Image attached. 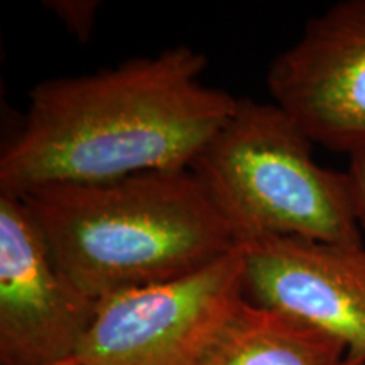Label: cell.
<instances>
[{
	"instance_id": "cell-1",
	"label": "cell",
	"mask_w": 365,
	"mask_h": 365,
	"mask_svg": "<svg viewBox=\"0 0 365 365\" xmlns=\"http://www.w3.org/2000/svg\"><path fill=\"white\" fill-rule=\"evenodd\" d=\"M205 68L203 53L180 44L41 81L0 156V193L190 168L237 103L203 83Z\"/></svg>"
},
{
	"instance_id": "cell-2",
	"label": "cell",
	"mask_w": 365,
	"mask_h": 365,
	"mask_svg": "<svg viewBox=\"0 0 365 365\" xmlns=\"http://www.w3.org/2000/svg\"><path fill=\"white\" fill-rule=\"evenodd\" d=\"M21 198L61 271L98 301L191 276L239 247L190 168L43 186Z\"/></svg>"
},
{
	"instance_id": "cell-3",
	"label": "cell",
	"mask_w": 365,
	"mask_h": 365,
	"mask_svg": "<svg viewBox=\"0 0 365 365\" xmlns=\"http://www.w3.org/2000/svg\"><path fill=\"white\" fill-rule=\"evenodd\" d=\"M313 145L279 105L237 98L190 170L239 245L262 237L364 245L349 176L319 166Z\"/></svg>"
},
{
	"instance_id": "cell-4",
	"label": "cell",
	"mask_w": 365,
	"mask_h": 365,
	"mask_svg": "<svg viewBox=\"0 0 365 365\" xmlns=\"http://www.w3.org/2000/svg\"><path fill=\"white\" fill-rule=\"evenodd\" d=\"M244 299L237 247L191 276L100 299L71 362L200 365Z\"/></svg>"
},
{
	"instance_id": "cell-5",
	"label": "cell",
	"mask_w": 365,
	"mask_h": 365,
	"mask_svg": "<svg viewBox=\"0 0 365 365\" xmlns=\"http://www.w3.org/2000/svg\"><path fill=\"white\" fill-rule=\"evenodd\" d=\"M97 307L58 266L24 200L0 193V365L71 362Z\"/></svg>"
},
{
	"instance_id": "cell-6",
	"label": "cell",
	"mask_w": 365,
	"mask_h": 365,
	"mask_svg": "<svg viewBox=\"0 0 365 365\" xmlns=\"http://www.w3.org/2000/svg\"><path fill=\"white\" fill-rule=\"evenodd\" d=\"M272 102L313 144L365 149V0H341L304 26L266 75Z\"/></svg>"
},
{
	"instance_id": "cell-7",
	"label": "cell",
	"mask_w": 365,
	"mask_h": 365,
	"mask_svg": "<svg viewBox=\"0 0 365 365\" xmlns=\"http://www.w3.org/2000/svg\"><path fill=\"white\" fill-rule=\"evenodd\" d=\"M244 298L339 340L346 365L365 364V247L303 237L239 245Z\"/></svg>"
},
{
	"instance_id": "cell-8",
	"label": "cell",
	"mask_w": 365,
	"mask_h": 365,
	"mask_svg": "<svg viewBox=\"0 0 365 365\" xmlns=\"http://www.w3.org/2000/svg\"><path fill=\"white\" fill-rule=\"evenodd\" d=\"M200 365H346V350L313 327L244 299Z\"/></svg>"
},
{
	"instance_id": "cell-9",
	"label": "cell",
	"mask_w": 365,
	"mask_h": 365,
	"mask_svg": "<svg viewBox=\"0 0 365 365\" xmlns=\"http://www.w3.org/2000/svg\"><path fill=\"white\" fill-rule=\"evenodd\" d=\"M46 7L80 43H86L90 39L100 9L97 0H48Z\"/></svg>"
},
{
	"instance_id": "cell-10",
	"label": "cell",
	"mask_w": 365,
	"mask_h": 365,
	"mask_svg": "<svg viewBox=\"0 0 365 365\" xmlns=\"http://www.w3.org/2000/svg\"><path fill=\"white\" fill-rule=\"evenodd\" d=\"M349 159V170L345 173L349 176L350 188H352L359 225L362 228V234L365 235V149L350 156Z\"/></svg>"
},
{
	"instance_id": "cell-11",
	"label": "cell",
	"mask_w": 365,
	"mask_h": 365,
	"mask_svg": "<svg viewBox=\"0 0 365 365\" xmlns=\"http://www.w3.org/2000/svg\"><path fill=\"white\" fill-rule=\"evenodd\" d=\"M65 365H76V364H73V362H70V364H65Z\"/></svg>"
},
{
	"instance_id": "cell-12",
	"label": "cell",
	"mask_w": 365,
	"mask_h": 365,
	"mask_svg": "<svg viewBox=\"0 0 365 365\" xmlns=\"http://www.w3.org/2000/svg\"><path fill=\"white\" fill-rule=\"evenodd\" d=\"M360 365H365V364H360Z\"/></svg>"
}]
</instances>
